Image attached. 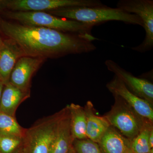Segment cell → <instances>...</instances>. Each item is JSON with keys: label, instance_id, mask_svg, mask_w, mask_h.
<instances>
[{"label": "cell", "instance_id": "1", "mask_svg": "<svg viewBox=\"0 0 153 153\" xmlns=\"http://www.w3.org/2000/svg\"><path fill=\"white\" fill-rule=\"evenodd\" d=\"M0 33L14 40L26 56L45 59L92 52L96 49L92 42L98 40L92 35L27 26L9 22L1 17Z\"/></svg>", "mask_w": 153, "mask_h": 153}, {"label": "cell", "instance_id": "2", "mask_svg": "<svg viewBox=\"0 0 153 153\" xmlns=\"http://www.w3.org/2000/svg\"><path fill=\"white\" fill-rule=\"evenodd\" d=\"M47 13L60 18L74 20L95 26L108 21H120L127 24L143 26L139 16L118 8L108 7H74L61 8Z\"/></svg>", "mask_w": 153, "mask_h": 153}, {"label": "cell", "instance_id": "3", "mask_svg": "<svg viewBox=\"0 0 153 153\" xmlns=\"http://www.w3.org/2000/svg\"><path fill=\"white\" fill-rule=\"evenodd\" d=\"M0 13L14 22L27 26L53 29L64 33L91 36L93 25L55 16L44 11H3Z\"/></svg>", "mask_w": 153, "mask_h": 153}, {"label": "cell", "instance_id": "4", "mask_svg": "<svg viewBox=\"0 0 153 153\" xmlns=\"http://www.w3.org/2000/svg\"><path fill=\"white\" fill-rule=\"evenodd\" d=\"M66 107L54 114L42 118L28 128L24 136V153H49L58 124Z\"/></svg>", "mask_w": 153, "mask_h": 153}, {"label": "cell", "instance_id": "5", "mask_svg": "<svg viewBox=\"0 0 153 153\" xmlns=\"http://www.w3.org/2000/svg\"><path fill=\"white\" fill-rule=\"evenodd\" d=\"M113 95L115 100L114 104L104 116L111 126L131 140L140 132L148 120L139 114L120 97Z\"/></svg>", "mask_w": 153, "mask_h": 153}, {"label": "cell", "instance_id": "6", "mask_svg": "<svg viewBox=\"0 0 153 153\" xmlns=\"http://www.w3.org/2000/svg\"><path fill=\"white\" fill-rule=\"evenodd\" d=\"M103 6L99 0H0V12H47L68 7Z\"/></svg>", "mask_w": 153, "mask_h": 153}, {"label": "cell", "instance_id": "7", "mask_svg": "<svg viewBox=\"0 0 153 153\" xmlns=\"http://www.w3.org/2000/svg\"><path fill=\"white\" fill-rule=\"evenodd\" d=\"M117 7L128 13L139 16L142 20L146 36L141 44L132 47L134 51L144 53L153 47V0H120Z\"/></svg>", "mask_w": 153, "mask_h": 153}, {"label": "cell", "instance_id": "8", "mask_svg": "<svg viewBox=\"0 0 153 153\" xmlns=\"http://www.w3.org/2000/svg\"><path fill=\"white\" fill-rule=\"evenodd\" d=\"M105 64L108 70L114 73L115 76L123 82L129 90L153 105L152 82L147 79L134 76L113 60H107Z\"/></svg>", "mask_w": 153, "mask_h": 153}, {"label": "cell", "instance_id": "9", "mask_svg": "<svg viewBox=\"0 0 153 153\" xmlns=\"http://www.w3.org/2000/svg\"><path fill=\"white\" fill-rule=\"evenodd\" d=\"M44 60L28 56L21 57L11 72L9 83L22 91L30 93L32 77Z\"/></svg>", "mask_w": 153, "mask_h": 153}, {"label": "cell", "instance_id": "10", "mask_svg": "<svg viewBox=\"0 0 153 153\" xmlns=\"http://www.w3.org/2000/svg\"><path fill=\"white\" fill-rule=\"evenodd\" d=\"M106 86L113 95L120 97L139 114L153 122V105L129 90L116 76L114 75L113 78L107 83Z\"/></svg>", "mask_w": 153, "mask_h": 153}, {"label": "cell", "instance_id": "11", "mask_svg": "<svg viewBox=\"0 0 153 153\" xmlns=\"http://www.w3.org/2000/svg\"><path fill=\"white\" fill-rule=\"evenodd\" d=\"M26 56L14 40L7 38L0 49V81L4 85L9 82L11 72L18 60Z\"/></svg>", "mask_w": 153, "mask_h": 153}, {"label": "cell", "instance_id": "12", "mask_svg": "<svg viewBox=\"0 0 153 153\" xmlns=\"http://www.w3.org/2000/svg\"><path fill=\"white\" fill-rule=\"evenodd\" d=\"M86 114V134L87 138L97 143L111 126L104 116H99L95 113L93 104L91 101L84 107Z\"/></svg>", "mask_w": 153, "mask_h": 153}, {"label": "cell", "instance_id": "13", "mask_svg": "<svg viewBox=\"0 0 153 153\" xmlns=\"http://www.w3.org/2000/svg\"><path fill=\"white\" fill-rule=\"evenodd\" d=\"M131 140L111 126L98 144L103 153H128L131 151Z\"/></svg>", "mask_w": 153, "mask_h": 153}, {"label": "cell", "instance_id": "14", "mask_svg": "<svg viewBox=\"0 0 153 153\" xmlns=\"http://www.w3.org/2000/svg\"><path fill=\"white\" fill-rule=\"evenodd\" d=\"M74 140L71 135L68 105L57 127V132L49 153H68Z\"/></svg>", "mask_w": 153, "mask_h": 153}, {"label": "cell", "instance_id": "15", "mask_svg": "<svg viewBox=\"0 0 153 153\" xmlns=\"http://www.w3.org/2000/svg\"><path fill=\"white\" fill-rule=\"evenodd\" d=\"M30 94L9 82L4 85L0 102V111L16 117L17 108L23 102L30 97Z\"/></svg>", "mask_w": 153, "mask_h": 153}, {"label": "cell", "instance_id": "16", "mask_svg": "<svg viewBox=\"0 0 153 153\" xmlns=\"http://www.w3.org/2000/svg\"><path fill=\"white\" fill-rule=\"evenodd\" d=\"M68 106L73 139L83 140L87 138L86 117L84 107L73 103L68 105Z\"/></svg>", "mask_w": 153, "mask_h": 153}, {"label": "cell", "instance_id": "17", "mask_svg": "<svg viewBox=\"0 0 153 153\" xmlns=\"http://www.w3.org/2000/svg\"><path fill=\"white\" fill-rule=\"evenodd\" d=\"M153 122L147 120L144 125L136 136L131 140V148L134 152L153 153L149 143L151 130L153 129Z\"/></svg>", "mask_w": 153, "mask_h": 153}, {"label": "cell", "instance_id": "18", "mask_svg": "<svg viewBox=\"0 0 153 153\" xmlns=\"http://www.w3.org/2000/svg\"><path fill=\"white\" fill-rule=\"evenodd\" d=\"M25 130L16 117L0 111V136L24 137Z\"/></svg>", "mask_w": 153, "mask_h": 153}, {"label": "cell", "instance_id": "19", "mask_svg": "<svg viewBox=\"0 0 153 153\" xmlns=\"http://www.w3.org/2000/svg\"><path fill=\"white\" fill-rule=\"evenodd\" d=\"M24 145V137L0 136V153H20Z\"/></svg>", "mask_w": 153, "mask_h": 153}, {"label": "cell", "instance_id": "20", "mask_svg": "<svg viewBox=\"0 0 153 153\" xmlns=\"http://www.w3.org/2000/svg\"><path fill=\"white\" fill-rule=\"evenodd\" d=\"M72 146L76 153H103L97 143L88 138L74 140Z\"/></svg>", "mask_w": 153, "mask_h": 153}, {"label": "cell", "instance_id": "21", "mask_svg": "<svg viewBox=\"0 0 153 153\" xmlns=\"http://www.w3.org/2000/svg\"><path fill=\"white\" fill-rule=\"evenodd\" d=\"M149 143L151 149H153V129L151 130L149 137Z\"/></svg>", "mask_w": 153, "mask_h": 153}, {"label": "cell", "instance_id": "22", "mask_svg": "<svg viewBox=\"0 0 153 153\" xmlns=\"http://www.w3.org/2000/svg\"><path fill=\"white\" fill-rule=\"evenodd\" d=\"M4 83L0 81V102H1V97L2 93L3 88H4Z\"/></svg>", "mask_w": 153, "mask_h": 153}, {"label": "cell", "instance_id": "23", "mask_svg": "<svg viewBox=\"0 0 153 153\" xmlns=\"http://www.w3.org/2000/svg\"><path fill=\"white\" fill-rule=\"evenodd\" d=\"M4 40L2 38L1 36V34L0 33V49L2 47L3 44H4Z\"/></svg>", "mask_w": 153, "mask_h": 153}, {"label": "cell", "instance_id": "24", "mask_svg": "<svg viewBox=\"0 0 153 153\" xmlns=\"http://www.w3.org/2000/svg\"><path fill=\"white\" fill-rule=\"evenodd\" d=\"M68 153H76L75 150H74V148L73 147V146H71Z\"/></svg>", "mask_w": 153, "mask_h": 153}, {"label": "cell", "instance_id": "25", "mask_svg": "<svg viewBox=\"0 0 153 153\" xmlns=\"http://www.w3.org/2000/svg\"><path fill=\"white\" fill-rule=\"evenodd\" d=\"M136 153V152H133L132 151H131L129 153Z\"/></svg>", "mask_w": 153, "mask_h": 153}, {"label": "cell", "instance_id": "26", "mask_svg": "<svg viewBox=\"0 0 153 153\" xmlns=\"http://www.w3.org/2000/svg\"><path fill=\"white\" fill-rule=\"evenodd\" d=\"M20 153H23V151H22V152H21Z\"/></svg>", "mask_w": 153, "mask_h": 153}]
</instances>
